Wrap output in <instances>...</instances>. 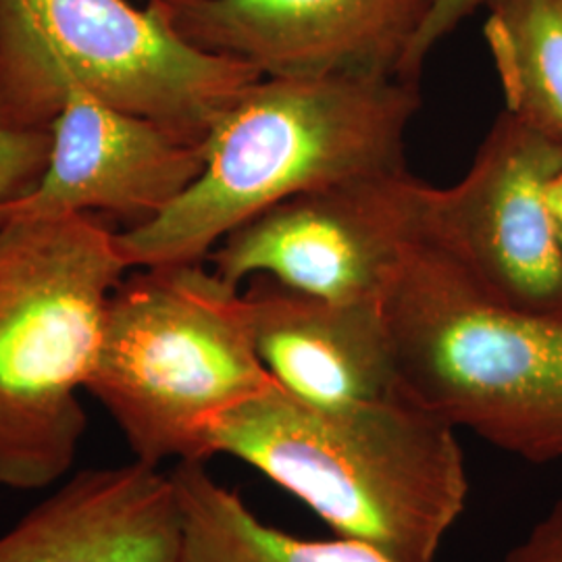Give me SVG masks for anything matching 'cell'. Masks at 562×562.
Here are the masks:
<instances>
[{
  "mask_svg": "<svg viewBox=\"0 0 562 562\" xmlns=\"http://www.w3.org/2000/svg\"><path fill=\"white\" fill-rule=\"evenodd\" d=\"M265 369L299 401L348 406L404 396L380 301H329L267 276L241 285Z\"/></svg>",
  "mask_w": 562,
  "mask_h": 562,
  "instance_id": "obj_11",
  "label": "cell"
},
{
  "mask_svg": "<svg viewBox=\"0 0 562 562\" xmlns=\"http://www.w3.org/2000/svg\"><path fill=\"white\" fill-rule=\"evenodd\" d=\"M144 2L183 41L261 76L402 78L436 0Z\"/></svg>",
  "mask_w": 562,
  "mask_h": 562,
  "instance_id": "obj_9",
  "label": "cell"
},
{
  "mask_svg": "<svg viewBox=\"0 0 562 562\" xmlns=\"http://www.w3.org/2000/svg\"><path fill=\"white\" fill-rule=\"evenodd\" d=\"M503 562H562V501L529 529Z\"/></svg>",
  "mask_w": 562,
  "mask_h": 562,
  "instance_id": "obj_17",
  "label": "cell"
},
{
  "mask_svg": "<svg viewBox=\"0 0 562 562\" xmlns=\"http://www.w3.org/2000/svg\"><path fill=\"white\" fill-rule=\"evenodd\" d=\"M50 132L0 125V202L32 188L48 165Z\"/></svg>",
  "mask_w": 562,
  "mask_h": 562,
  "instance_id": "obj_15",
  "label": "cell"
},
{
  "mask_svg": "<svg viewBox=\"0 0 562 562\" xmlns=\"http://www.w3.org/2000/svg\"><path fill=\"white\" fill-rule=\"evenodd\" d=\"M50 140L44 173L0 202V223L109 213L125 229L138 227L176 201L204 165V142L115 109L80 86L65 88Z\"/></svg>",
  "mask_w": 562,
  "mask_h": 562,
  "instance_id": "obj_10",
  "label": "cell"
},
{
  "mask_svg": "<svg viewBox=\"0 0 562 562\" xmlns=\"http://www.w3.org/2000/svg\"><path fill=\"white\" fill-rule=\"evenodd\" d=\"M562 140L503 109L462 180L425 186V232L504 308L562 319V238L550 183Z\"/></svg>",
  "mask_w": 562,
  "mask_h": 562,
  "instance_id": "obj_7",
  "label": "cell"
},
{
  "mask_svg": "<svg viewBox=\"0 0 562 562\" xmlns=\"http://www.w3.org/2000/svg\"><path fill=\"white\" fill-rule=\"evenodd\" d=\"M176 482L127 462L69 477L0 536V562H178Z\"/></svg>",
  "mask_w": 562,
  "mask_h": 562,
  "instance_id": "obj_12",
  "label": "cell"
},
{
  "mask_svg": "<svg viewBox=\"0 0 562 562\" xmlns=\"http://www.w3.org/2000/svg\"><path fill=\"white\" fill-rule=\"evenodd\" d=\"M382 306L411 401L525 461L562 459V319L485 299L427 236Z\"/></svg>",
  "mask_w": 562,
  "mask_h": 562,
  "instance_id": "obj_5",
  "label": "cell"
},
{
  "mask_svg": "<svg viewBox=\"0 0 562 562\" xmlns=\"http://www.w3.org/2000/svg\"><path fill=\"white\" fill-rule=\"evenodd\" d=\"M550 204H552V211H554V217L559 223V232H561L562 238V173L550 183Z\"/></svg>",
  "mask_w": 562,
  "mask_h": 562,
  "instance_id": "obj_18",
  "label": "cell"
},
{
  "mask_svg": "<svg viewBox=\"0 0 562 562\" xmlns=\"http://www.w3.org/2000/svg\"><path fill=\"white\" fill-rule=\"evenodd\" d=\"M171 477L181 510L178 562H394L352 540H304L262 521L206 462H178Z\"/></svg>",
  "mask_w": 562,
  "mask_h": 562,
  "instance_id": "obj_13",
  "label": "cell"
},
{
  "mask_svg": "<svg viewBox=\"0 0 562 562\" xmlns=\"http://www.w3.org/2000/svg\"><path fill=\"white\" fill-rule=\"evenodd\" d=\"M211 454L246 462L338 538L394 562H436L469 496L457 429L406 394L317 406L276 382L223 415Z\"/></svg>",
  "mask_w": 562,
  "mask_h": 562,
  "instance_id": "obj_2",
  "label": "cell"
},
{
  "mask_svg": "<svg viewBox=\"0 0 562 562\" xmlns=\"http://www.w3.org/2000/svg\"><path fill=\"white\" fill-rule=\"evenodd\" d=\"M276 380L244 290L204 262L144 267L106 302L88 394L117 423L134 461L213 459L211 434Z\"/></svg>",
  "mask_w": 562,
  "mask_h": 562,
  "instance_id": "obj_4",
  "label": "cell"
},
{
  "mask_svg": "<svg viewBox=\"0 0 562 562\" xmlns=\"http://www.w3.org/2000/svg\"><path fill=\"white\" fill-rule=\"evenodd\" d=\"M485 11L504 109L562 140V0H490Z\"/></svg>",
  "mask_w": 562,
  "mask_h": 562,
  "instance_id": "obj_14",
  "label": "cell"
},
{
  "mask_svg": "<svg viewBox=\"0 0 562 562\" xmlns=\"http://www.w3.org/2000/svg\"><path fill=\"white\" fill-rule=\"evenodd\" d=\"M487 2L490 0H436L429 18L411 48L408 59L404 63L402 80H422L425 60L431 55V50L440 46L443 38L450 36L462 21L475 15L480 9H485Z\"/></svg>",
  "mask_w": 562,
  "mask_h": 562,
  "instance_id": "obj_16",
  "label": "cell"
},
{
  "mask_svg": "<svg viewBox=\"0 0 562 562\" xmlns=\"http://www.w3.org/2000/svg\"><path fill=\"white\" fill-rule=\"evenodd\" d=\"M419 81L294 76L250 83L211 127L204 165L153 222L117 232L130 269L204 262L241 223L313 188L406 169Z\"/></svg>",
  "mask_w": 562,
  "mask_h": 562,
  "instance_id": "obj_1",
  "label": "cell"
},
{
  "mask_svg": "<svg viewBox=\"0 0 562 562\" xmlns=\"http://www.w3.org/2000/svg\"><path fill=\"white\" fill-rule=\"evenodd\" d=\"M130 271L94 213L0 223V485L65 480L88 419L81 392L106 302Z\"/></svg>",
  "mask_w": 562,
  "mask_h": 562,
  "instance_id": "obj_3",
  "label": "cell"
},
{
  "mask_svg": "<svg viewBox=\"0 0 562 562\" xmlns=\"http://www.w3.org/2000/svg\"><path fill=\"white\" fill-rule=\"evenodd\" d=\"M425 186L408 169L306 190L227 234L209 255L241 288L267 276L329 301H380L427 236Z\"/></svg>",
  "mask_w": 562,
  "mask_h": 562,
  "instance_id": "obj_8",
  "label": "cell"
},
{
  "mask_svg": "<svg viewBox=\"0 0 562 562\" xmlns=\"http://www.w3.org/2000/svg\"><path fill=\"white\" fill-rule=\"evenodd\" d=\"M262 76L178 36L132 0H0V125L50 132L80 86L142 120L204 142Z\"/></svg>",
  "mask_w": 562,
  "mask_h": 562,
  "instance_id": "obj_6",
  "label": "cell"
}]
</instances>
